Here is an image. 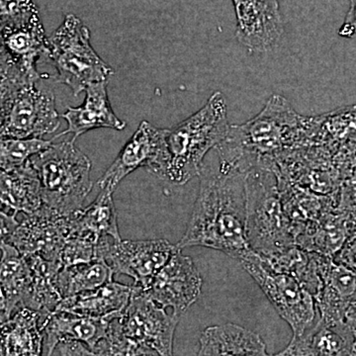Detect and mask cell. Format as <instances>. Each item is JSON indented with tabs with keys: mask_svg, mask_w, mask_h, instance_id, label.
I'll list each match as a JSON object with an SVG mask.
<instances>
[{
	"mask_svg": "<svg viewBox=\"0 0 356 356\" xmlns=\"http://www.w3.org/2000/svg\"><path fill=\"white\" fill-rule=\"evenodd\" d=\"M312 121L297 114L284 97L273 95L254 118L229 125L226 139L216 147L219 159L243 172L255 166L273 168L305 140Z\"/></svg>",
	"mask_w": 356,
	"mask_h": 356,
	"instance_id": "cell-2",
	"label": "cell"
},
{
	"mask_svg": "<svg viewBox=\"0 0 356 356\" xmlns=\"http://www.w3.org/2000/svg\"><path fill=\"white\" fill-rule=\"evenodd\" d=\"M273 356H309L307 355L306 351L303 350L301 344L297 341L295 337H293L291 343L287 346L285 350L277 353V355Z\"/></svg>",
	"mask_w": 356,
	"mask_h": 356,
	"instance_id": "cell-39",
	"label": "cell"
},
{
	"mask_svg": "<svg viewBox=\"0 0 356 356\" xmlns=\"http://www.w3.org/2000/svg\"><path fill=\"white\" fill-rule=\"evenodd\" d=\"M0 287L11 314L25 307L31 290V269L24 255L10 243L0 248Z\"/></svg>",
	"mask_w": 356,
	"mask_h": 356,
	"instance_id": "cell-26",
	"label": "cell"
},
{
	"mask_svg": "<svg viewBox=\"0 0 356 356\" xmlns=\"http://www.w3.org/2000/svg\"><path fill=\"white\" fill-rule=\"evenodd\" d=\"M295 339L309 356H350L355 334L344 321L320 317L303 336Z\"/></svg>",
	"mask_w": 356,
	"mask_h": 356,
	"instance_id": "cell-25",
	"label": "cell"
},
{
	"mask_svg": "<svg viewBox=\"0 0 356 356\" xmlns=\"http://www.w3.org/2000/svg\"><path fill=\"white\" fill-rule=\"evenodd\" d=\"M243 268L259 284L295 337L303 336L320 318L317 301L291 274L271 266L261 255L248 250L240 259Z\"/></svg>",
	"mask_w": 356,
	"mask_h": 356,
	"instance_id": "cell-7",
	"label": "cell"
},
{
	"mask_svg": "<svg viewBox=\"0 0 356 356\" xmlns=\"http://www.w3.org/2000/svg\"><path fill=\"white\" fill-rule=\"evenodd\" d=\"M0 204L13 213L32 214L43 206L38 175L30 161L13 170H0Z\"/></svg>",
	"mask_w": 356,
	"mask_h": 356,
	"instance_id": "cell-24",
	"label": "cell"
},
{
	"mask_svg": "<svg viewBox=\"0 0 356 356\" xmlns=\"http://www.w3.org/2000/svg\"><path fill=\"white\" fill-rule=\"evenodd\" d=\"M74 142L72 138L51 144L30 159L38 175L43 204L67 217L83 209L93 186L90 159Z\"/></svg>",
	"mask_w": 356,
	"mask_h": 356,
	"instance_id": "cell-4",
	"label": "cell"
},
{
	"mask_svg": "<svg viewBox=\"0 0 356 356\" xmlns=\"http://www.w3.org/2000/svg\"><path fill=\"white\" fill-rule=\"evenodd\" d=\"M70 219L43 204L36 212L24 215L9 243L24 257L39 255L60 262L69 236Z\"/></svg>",
	"mask_w": 356,
	"mask_h": 356,
	"instance_id": "cell-13",
	"label": "cell"
},
{
	"mask_svg": "<svg viewBox=\"0 0 356 356\" xmlns=\"http://www.w3.org/2000/svg\"><path fill=\"white\" fill-rule=\"evenodd\" d=\"M339 35L343 38L356 37V0H350V9L339 28Z\"/></svg>",
	"mask_w": 356,
	"mask_h": 356,
	"instance_id": "cell-37",
	"label": "cell"
},
{
	"mask_svg": "<svg viewBox=\"0 0 356 356\" xmlns=\"http://www.w3.org/2000/svg\"><path fill=\"white\" fill-rule=\"evenodd\" d=\"M236 17V37L254 53L273 51L284 32L278 0H232Z\"/></svg>",
	"mask_w": 356,
	"mask_h": 356,
	"instance_id": "cell-14",
	"label": "cell"
},
{
	"mask_svg": "<svg viewBox=\"0 0 356 356\" xmlns=\"http://www.w3.org/2000/svg\"><path fill=\"white\" fill-rule=\"evenodd\" d=\"M202 284L191 257L177 248L149 286L142 291L133 288L163 309L172 308L173 314L181 317L200 297Z\"/></svg>",
	"mask_w": 356,
	"mask_h": 356,
	"instance_id": "cell-12",
	"label": "cell"
},
{
	"mask_svg": "<svg viewBox=\"0 0 356 356\" xmlns=\"http://www.w3.org/2000/svg\"><path fill=\"white\" fill-rule=\"evenodd\" d=\"M122 313L95 318L54 311L44 320L43 356H54L60 343L77 341L95 350L108 334L110 324Z\"/></svg>",
	"mask_w": 356,
	"mask_h": 356,
	"instance_id": "cell-15",
	"label": "cell"
},
{
	"mask_svg": "<svg viewBox=\"0 0 356 356\" xmlns=\"http://www.w3.org/2000/svg\"><path fill=\"white\" fill-rule=\"evenodd\" d=\"M53 140L39 138L17 139V138L0 137V170H13L25 165L30 159L40 152L48 149Z\"/></svg>",
	"mask_w": 356,
	"mask_h": 356,
	"instance_id": "cell-29",
	"label": "cell"
},
{
	"mask_svg": "<svg viewBox=\"0 0 356 356\" xmlns=\"http://www.w3.org/2000/svg\"><path fill=\"white\" fill-rule=\"evenodd\" d=\"M13 314L9 311L8 306H7L6 297H4L3 292H2L1 287H0V324L7 318H10Z\"/></svg>",
	"mask_w": 356,
	"mask_h": 356,
	"instance_id": "cell-40",
	"label": "cell"
},
{
	"mask_svg": "<svg viewBox=\"0 0 356 356\" xmlns=\"http://www.w3.org/2000/svg\"><path fill=\"white\" fill-rule=\"evenodd\" d=\"M39 15L33 0H0V28L19 24Z\"/></svg>",
	"mask_w": 356,
	"mask_h": 356,
	"instance_id": "cell-32",
	"label": "cell"
},
{
	"mask_svg": "<svg viewBox=\"0 0 356 356\" xmlns=\"http://www.w3.org/2000/svg\"><path fill=\"white\" fill-rule=\"evenodd\" d=\"M2 39L7 53L16 67L29 83H39L37 62L46 55L48 38L44 35L40 16L1 29Z\"/></svg>",
	"mask_w": 356,
	"mask_h": 356,
	"instance_id": "cell-18",
	"label": "cell"
},
{
	"mask_svg": "<svg viewBox=\"0 0 356 356\" xmlns=\"http://www.w3.org/2000/svg\"><path fill=\"white\" fill-rule=\"evenodd\" d=\"M245 193V233L250 250L261 257H269L295 247L291 225L283 208L274 168L255 166L248 170Z\"/></svg>",
	"mask_w": 356,
	"mask_h": 356,
	"instance_id": "cell-5",
	"label": "cell"
},
{
	"mask_svg": "<svg viewBox=\"0 0 356 356\" xmlns=\"http://www.w3.org/2000/svg\"><path fill=\"white\" fill-rule=\"evenodd\" d=\"M227 113L226 99L217 91L196 113L168 129V161L161 179L184 185L200 177L206 154L219 146L228 135Z\"/></svg>",
	"mask_w": 356,
	"mask_h": 356,
	"instance_id": "cell-3",
	"label": "cell"
},
{
	"mask_svg": "<svg viewBox=\"0 0 356 356\" xmlns=\"http://www.w3.org/2000/svg\"><path fill=\"white\" fill-rule=\"evenodd\" d=\"M245 175L220 159L214 170L202 168L197 199L186 232L175 245L178 250L210 248L238 261L250 250L245 233Z\"/></svg>",
	"mask_w": 356,
	"mask_h": 356,
	"instance_id": "cell-1",
	"label": "cell"
},
{
	"mask_svg": "<svg viewBox=\"0 0 356 356\" xmlns=\"http://www.w3.org/2000/svg\"><path fill=\"white\" fill-rule=\"evenodd\" d=\"M168 129L156 128L149 122H140L137 131L98 180L100 189L114 193L122 180L140 168H147L149 172L161 178L168 161Z\"/></svg>",
	"mask_w": 356,
	"mask_h": 356,
	"instance_id": "cell-10",
	"label": "cell"
},
{
	"mask_svg": "<svg viewBox=\"0 0 356 356\" xmlns=\"http://www.w3.org/2000/svg\"><path fill=\"white\" fill-rule=\"evenodd\" d=\"M132 295L133 286L112 280L96 289L63 299L55 311L86 317H105L125 310Z\"/></svg>",
	"mask_w": 356,
	"mask_h": 356,
	"instance_id": "cell-23",
	"label": "cell"
},
{
	"mask_svg": "<svg viewBox=\"0 0 356 356\" xmlns=\"http://www.w3.org/2000/svg\"><path fill=\"white\" fill-rule=\"evenodd\" d=\"M69 236H81L97 243L105 240L120 242L113 193L100 189L97 197L88 207L70 217Z\"/></svg>",
	"mask_w": 356,
	"mask_h": 356,
	"instance_id": "cell-20",
	"label": "cell"
},
{
	"mask_svg": "<svg viewBox=\"0 0 356 356\" xmlns=\"http://www.w3.org/2000/svg\"><path fill=\"white\" fill-rule=\"evenodd\" d=\"M17 214H8L0 210V248L10 242L14 231L17 228L19 222L16 219Z\"/></svg>",
	"mask_w": 356,
	"mask_h": 356,
	"instance_id": "cell-35",
	"label": "cell"
},
{
	"mask_svg": "<svg viewBox=\"0 0 356 356\" xmlns=\"http://www.w3.org/2000/svg\"><path fill=\"white\" fill-rule=\"evenodd\" d=\"M177 250V245L163 238L120 242L105 240L98 245L96 261L106 262L115 274L133 278V287L142 291Z\"/></svg>",
	"mask_w": 356,
	"mask_h": 356,
	"instance_id": "cell-9",
	"label": "cell"
},
{
	"mask_svg": "<svg viewBox=\"0 0 356 356\" xmlns=\"http://www.w3.org/2000/svg\"><path fill=\"white\" fill-rule=\"evenodd\" d=\"M334 261L356 270V211H350V231L343 248L334 255Z\"/></svg>",
	"mask_w": 356,
	"mask_h": 356,
	"instance_id": "cell-34",
	"label": "cell"
},
{
	"mask_svg": "<svg viewBox=\"0 0 356 356\" xmlns=\"http://www.w3.org/2000/svg\"><path fill=\"white\" fill-rule=\"evenodd\" d=\"M322 286L316 301L320 317L330 321H344L346 312L356 304V270L320 254Z\"/></svg>",
	"mask_w": 356,
	"mask_h": 356,
	"instance_id": "cell-16",
	"label": "cell"
},
{
	"mask_svg": "<svg viewBox=\"0 0 356 356\" xmlns=\"http://www.w3.org/2000/svg\"><path fill=\"white\" fill-rule=\"evenodd\" d=\"M114 271L104 261L64 267L58 273V284L63 299L90 291L113 280Z\"/></svg>",
	"mask_w": 356,
	"mask_h": 356,
	"instance_id": "cell-28",
	"label": "cell"
},
{
	"mask_svg": "<svg viewBox=\"0 0 356 356\" xmlns=\"http://www.w3.org/2000/svg\"><path fill=\"white\" fill-rule=\"evenodd\" d=\"M27 83H29L15 67L0 81V128L6 120L18 91Z\"/></svg>",
	"mask_w": 356,
	"mask_h": 356,
	"instance_id": "cell-33",
	"label": "cell"
},
{
	"mask_svg": "<svg viewBox=\"0 0 356 356\" xmlns=\"http://www.w3.org/2000/svg\"><path fill=\"white\" fill-rule=\"evenodd\" d=\"M46 56L57 70L58 83L69 86L74 96L114 74L91 46L88 28L74 14L65 15L48 38Z\"/></svg>",
	"mask_w": 356,
	"mask_h": 356,
	"instance_id": "cell-6",
	"label": "cell"
},
{
	"mask_svg": "<svg viewBox=\"0 0 356 356\" xmlns=\"http://www.w3.org/2000/svg\"><path fill=\"white\" fill-rule=\"evenodd\" d=\"M107 86L108 81L90 84L84 90L86 95L83 104L79 107H69L67 112L60 115V118L67 121V128L51 140L72 134V139L76 140L83 134L99 128L124 130L126 123L114 113L110 104Z\"/></svg>",
	"mask_w": 356,
	"mask_h": 356,
	"instance_id": "cell-17",
	"label": "cell"
},
{
	"mask_svg": "<svg viewBox=\"0 0 356 356\" xmlns=\"http://www.w3.org/2000/svg\"><path fill=\"white\" fill-rule=\"evenodd\" d=\"M115 318L110 324L108 334L95 350L100 356H161L156 351L140 348L125 339L117 325Z\"/></svg>",
	"mask_w": 356,
	"mask_h": 356,
	"instance_id": "cell-30",
	"label": "cell"
},
{
	"mask_svg": "<svg viewBox=\"0 0 356 356\" xmlns=\"http://www.w3.org/2000/svg\"><path fill=\"white\" fill-rule=\"evenodd\" d=\"M97 247V243L88 238L77 236H67L60 252V264L62 268L96 261Z\"/></svg>",
	"mask_w": 356,
	"mask_h": 356,
	"instance_id": "cell-31",
	"label": "cell"
},
{
	"mask_svg": "<svg viewBox=\"0 0 356 356\" xmlns=\"http://www.w3.org/2000/svg\"><path fill=\"white\" fill-rule=\"evenodd\" d=\"M37 83L24 84L19 89L0 128V137L42 139L60 128V116L53 91L38 88Z\"/></svg>",
	"mask_w": 356,
	"mask_h": 356,
	"instance_id": "cell-11",
	"label": "cell"
},
{
	"mask_svg": "<svg viewBox=\"0 0 356 356\" xmlns=\"http://www.w3.org/2000/svg\"><path fill=\"white\" fill-rule=\"evenodd\" d=\"M56 350H58V356H100L86 344L77 341L60 343Z\"/></svg>",
	"mask_w": 356,
	"mask_h": 356,
	"instance_id": "cell-36",
	"label": "cell"
},
{
	"mask_svg": "<svg viewBox=\"0 0 356 356\" xmlns=\"http://www.w3.org/2000/svg\"><path fill=\"white\" fill-rule=\"evenodd\" d=\"M25 257L31 269V290L25 307L48 315L63 300L58 284L62 266L58 261H48L39 255Z\"/></svg>",
	"mask_w": 356,
	"mask_h": 356,
	"instance_id": "cell-27",
	"label": "cell"
},
{
	"mask_svg": "<svg viewBox=\"0 0 356 356\" xmlns=\"http://www.w3.org/2000/svg\"><path fill=\"white\" fill-rule=\"evenodd\" d=\"M350 220V211L334 208L300 232L295 245L306 252L334 257L348 238Z\"/></svg>",
	"mask_w": 356,
	"mask_h": 356,
	"instance_id": "cell-22",
	"label": "cell"
},
{
	"mask_svg": "<svg viewBox=\"0 0 356 356\" xmlns=\"http://www.w3.org/2000/svg\"><path fill=\"white\" fill-rule=\"evenodd\" d=\"M14 65L10 56L7 53L2 39L1 28H0V81L13 69Z\"/></svg>",
	"mask_w": 356,
	"mask_h": 356,
	"instance_id": "cell-38",
	"label": "cell"
},
{
	"mask_svg": "<svg viewBox=\"0 0 356 356\" xmlns=\"http://www.w3.org/2000/svg\"><path fill=\"white\" fill-rule=\"evenodd\" d=\"M180 318L166 313L165 309L133 288L130 302L116 323L122 336L131 343L161 356H175L173 339Z\"/></svg>",
	"mask_w": 356,
	"mask_h": 356,
	"instance_id": "cell-8",
	"label": "cell"
},
{
	"mask_svg": "<svg viewBox=\"0 0 356 356\" xmlns=\"http://www.w3.org/2000/svg\"><path fill=\"white\" fill-rule=\"evenodd\" d=\"M48 315L27 307L14 312L0 324V356H43L44 320Z\"/></svg>",
	"mask_w": 356,
	"mask_h": 356,
	"instance_id": "cell-19",
	"label": "cell"
},
{
	"mask_svg": "<svg viewBox=\"0 0 356 356\" xmlns=\"http://www.w3.org/2000/svg\"><path fill=\"white\" fill-rule=\"evenodd\" d=\"M355 343H353V350H351L350 356H356V332H355Z\"/></svg>",
	"mask_w": 356,
	"mask_h": 356,
	"instance_id": "cell-41",
	"label": "cell"
},
{
	"mask_svg": "<svg viewBox=\"0 0 356 356\" xmlns=\"http://www.w3.org/2000/svg\"><path fill=\"white\" fill-rule=\"evenodd\" d=\"M199 343L198 356H268L259 334L235 324L208 327Z\"/></svg>",
	"mask_w": 356,
	"mask_h": 356,
	"instance_id": "cell-21",
	"label": "cell"
}]
</instances>
